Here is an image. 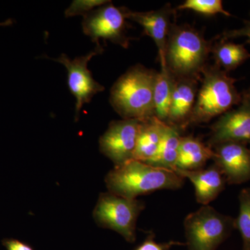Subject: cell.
<instances>
[{
	"label": "cell",
	"instance_id": "cell-1",
	"mask_svg": "<svg viewBox=\"0 0 250 250\" xmlns=\"http://www.w3.org/2000/svg\"><path fill=\"white\" fill-rule=\"evenodd\" d=\"M186 179L177 172L131 159L114 166L105 177L108 192L125 198L136 199L156 190H178Z\"/></svg>",
	"mask_w": 250,
	"mask_h": 250
},
{
	"label": "cell",
	"instance_id": "cell-2",
	"mask_svg": "<svg viewBox=\"0 0 250 250\" xmlns=\"http://www.w3.org/2000/svg\"><path fill=\"white\" fill-rule=\"evenodd\" d=\"M212 46L193 27L172 23L163 62L174 77L201 80L202 70L207 65Z\"/></svg>",
	"mask_w": 250,
	"mask_h": 250
},
{
	"label": "cell",
	"instance_id": "cell-3",
	"mask_svg": "<svg viewBox=\"0 0 250 250\" xmlns=\"http://www.w3.org/2000/svg\"><path fill=\"white\" fill-rule=\"evenodd\" d=\"M156 72L136 65L115 82L110 103L123 119L144 121L154 116L153 98Z\"/></svg>",
	"mask_w": 250,
	"mask_h": 250
},
{
	"label": "cell",
	"instance_id": "cell-4",
	"mask_svg": "<svg viewBox=\"0 0 250 250\" xmlns=\"http://www.w3.org/2000/svg\"><path fill=\"white\" fill-rule=\"evenodd\" d=\"M202 77L189 125L208 123L241 102L242 94L235 85L236 80L216 64L206 65Z\"/></svg>",
	"mask_w": 250,
	"mask_h": 250
},
{
	"label": "cell",
	"instance_id": "cell-5",
	"mask_svg": "<svg viewBox=\"0 0 250 250\" xmlns=\"http://www.w3.org/2000/svg\"><path fill=\"white\" fill-rule=\"evenodd\" d=\"M184 228L188 250H216L236 229L235 218L209 205L189 213Z\"/></svg>",
	"mask_w": 250,
	"mask_h": 250
},
{
	"label": "cell",
	"instance_id": "cell-6",
	"mask_svg": "<svg viewBox=\"0 0 250 250\" xmlns=\"http://www.w3.org/2000/svg\"><path fill=\"white\" fill-rule=\"evenodd\" d=\"M145 208V202L137 199L102 192L94 208L93 218L100 228L113 230L128 243H134L136 240V223Z\"/></svg>",
	"mask_w": 250,
	"mask_h": 250
},
{
	"label": "cell",
	"instance_id": "cell-7",
	"mask_svg": "<svg viewBox=\"0 0 250 250\" xmlns=\"http://www.w3.org/2000/svg\"><path fill=\"white\" fill-rule=\"evenodd\" d=\"M126 20L125 8L116 7L110 1L83 16L82 28L96 47H103L100 43L103 39L127 48L129 38L126 34Z\"/></svg>",
	"mask_w": 250,
	"mask_h": 250
},
{
	"label": "cell",
	"instance_id": "cell-8",
	"mask_svg": "<svg viewBox=\"0 0 250 250\" xmlns=\"http://www.w3.org/2000/svg\"><path fill=\"white\" fill-rule=\"evenodd\" d=\"M103 47H95V49L82 57L70 59L65 54L59 58L54 59L65 67L67 71V84L69 89L76 99L75 120L77 121L81 109L85 104L91 101L94 95L104 90V87L94 80L88 64L95 56L103 53Z\"/></svg>",
	"mask_w": 250,
	"mask_h": 250
},
{
	"label": "cell",
	"instance_id": "cell-9",
	"mask_svg": "<svg viewBox=\"0 0 250 250\" xmlns=\"http://www.w3.org/2000/svg\"><path fill=\"white\" fill-rule=\"evenodd\" d=\"M241 94L238 107L224 113L210 126L207 145L212 149L227 142L250 145V98L246 94Z\"/></svg>",
	"mask_w": 250,
	"mask_h": 250
},
{
	"label": "cell",
	"instance_id": "cell-10",
	"mask_svg": "<svg viewBox=\"0 0 250 250\" xmlns=\"http://www.w3.org/2000/svg\"><path fill=\"white\" fill-rule=\"evenodd\" d=\"M141 121L123 119L112 121L99 141L100 152L115 166L134 159Z\"/></svg>",
	"mask_w": 250,
	"mask_h": 250
},
{
	"label": "cell",
	"instance_id": "cell-11",
	"mask_svg": "<svg viewBox=\"0 0 250 250\" xmlns=\"http://www.w3.org/2000/svg\"><path fill=\"white\" fill-rule=\"evenodd\" d=\"M213 161L227 184L238 185L250 181V148L243 143L227 142L213 148Z\"/></svg>",
	"mask_w": 250,
	"mask_h": 250
},
{
	"label": "cell",
	"instance_id": "cell-12",
	"mask_svg": "<svg viewBox=\"0 0 250 250\" xmlns=\"http://www.w3.org/2000/svg\"><path fill=\"white\" fill-rule=\"evenodd\" d=\"M199 80L173 77V89L166 124L174 126L179 131L189 126L196 102Z\"/></svg>",
	"mask_w": 250,
	"mask_h": 250
},
{
	"label": "cell",
	"instance_id": "cell-13",
	"mask_svg": "<svg viewBox=\"0 0 250 250\" xmlns=\"http://www.w3.org/2000/svg\"><path fill=\"white\" fill-rule=\"evenodd\" d=\"M125 14L127 19L139 24L146 34L154 41L160 62L164 61L167 36L172 24L171 20L175 14L170 4L147 12H134L125 8Z\"/></svg>",
	"mask_w": 250,
	"mask_h": 250
},
{
	"label": "cell",
	"instance_id": "cell-14",
	"mask_svg": "<svg viewBox=\"0 0 250 250\" xmlns=\"http://www.w3.org/2000/svg\"><path fill=\"white\" fill-rule=\"evenodd\" d=\"M174 172L189 179L195 189L196 201L203 206L209 205L225 190L227 182L223 174L215 164L208 168L197 170H181Z\"/></svg>",
	"mask_w": 250,
	"mask_h": 250
},
{
	"label": "cell",
	"instance_id": "cell-15",
	"mask_svg": "<svg viewBox=\"0 0 250 250\" xmlns=\"http://www.w3.org/2000/svg\"><path fill=\"white\" fill-rule=\"evenodd\" d=\"M166 125L155 116L141 121L134 154L135 160L147 163L152 159L162 140Z\"/></svg>",
	"mask_w": 250,
	"mask_h": 250
},
{
	"label": "cell",
	"instance_id": "cell-16",
	"mask_svg": "<svg viewBox=\"0 0 250 250\" xmlns=\"http://www.w3.org/2000/svg\"><path fill=\"white\" fill-rule=\"evenodd\" d=\"M213 149L200 139L192 136H182L176 169L200 170L204 168L208 161L213 160Z\"/></svg>",
	"mask_w": 250,
	"mask_h": 250
},
{
	"label": "cell",
	"instance_id": "cell-17",
	"mask_svg": "<svg viewBox=\"0 0 250 250\" xmlns=\"http://www.w3.org/2000/svg\"><path fill=\"white\" fill-rule=\"evenodd\" d=\"M181 137L178 129L166 124L157 152L146 164L168 170H175Z\"/></svg>",
	"mask_w": 250,
	"mask_h": 250
},
{
	"label": "cell",
	"instance_id": "cell-18",
	"mask_svg": "<svg viewBox=\"0 0 250 250\" xmlns=\"http://www.w3.org/2000/svg\"><path fill=\"white\" fill-rule=\"evenodd\" d=\"M173 89V77L166 67L165 62H161V70L156 72L154 86V116L166 123L170 109Z\"/></svg>",
	"mask_w": 250,
	"mask_h": 250
},
{
	"label": "cell",
	"instance_id": "cell-19",
	"mask_svg": "<svg viewBox=\"0 0 250 250\" xmlns=\"http://www.w3.org/2000/svg\"><path fill=\"white\" fill-rule=\"evenodd\" d=\"M215 64L225 72L236 70L250 59V53L243 44L222 40L212 46Z\"/></svg>",
	"mask_w": 250,
	"mask_h": 250
},
{
	"label": "cell",
	"instance_id": "cell-20",
	"mask_svg": "<svg viewBox=\"0 0 250 250\" xmlns=\"http://www.w3.org/2000/svg\"><path fill=\"white\" fill-rule=\"evenodd\" d=\"M239 212L235 227L241 233L243 250H250V188L242 189L238 195Z\"/></svg>",
	"mask_w": 250,
	"mask_h": 250
},
{
	"label": "cell",
	"instance_id": "cell-21",
	"mask_svg": "<svg viewBox=\"0 0 250 250\" xmlns=\"http://www.w3.org/2000/svg\"><path fill=\"white\" fill-rule=\"evenodd\" d=\"M177 9L190 10L205 16L222 14L228 17L231 16V14L224 8L221 0H187L183 4L179 5Z\"/></svg>",
	"mask_w": 250,
	"mask_h": 250
},
{
	"label": "cell",
	"instance_id": "cell-22",
	"mask_svg": "<svg viewBox=\"0 0 250 250\" xmlns=\"http://www.w3.org/2000/svg\"><path fill=\"white\" fill-rule=\"evenodd\" d=\"M110 1L104 0H75L65 11V17H73L89 14L93 10L108 4Z\"/></svg>",
	"mask_w": 250,
	"mask_h": 250
},
{
	"label": "cell",
	"instance_id": "cell-23",
	"mask_svg": "<svg viewBox=\"0 0 250 250\" xmlns=\"http://www.w3.org/2000/svg\"><path fill=\"white\" fill-rule=\"evenodd\" d=\"M187 246L186 243L170 241L166 243H158L155 241V235L152 232L149 233L144 241L141 243L134 250H169L172 247Z\"/></svg>",
	"mask_w": 250,
	"mask_h": 250
},
{
	"label": "cell",
	"instance_id": "cell-24",
	"mask_svg": "<svg viewBox=\"0 0 250 250\" xmlns=\"http://www.w3.org/2000/svg\"><path fill=\"white\" fill-rule=\"evenodd\" d=\"M239 37H246L248 39L247 42L250 44V21H245L244 26L241 29L225 31L221 36V39L228 41L229 39Z\"/></svg>",
	"mask_w": 250,
	"mask_h": 250
},
{
	"label": "cell",
	"instance_id": "cell-25",
	"mask_svg": "<svg viewBox=\"0 0 250 250\" xmlns=\"http://www.w3.org/2000/svg\"><path fill=\"white\" fill-rule=\"evenodd\" d=\"M2 244L6 250H34V248L27 243L14 238L4 239L2 241Z\"/></svg>",
	"mask_w": 250,
	"mask_h": 250
},
{
	"label": "cell",
	"instance_id": "cell-26",
	"mask_svg": "<svg viewBox=\"0 0 250 250\" xmlns=\"http://www.w3.org/2000/svg\"><path fill=\"white\" fill-rule=\"evenodd\" d=\"M11 24H12V21L9 20V21H6V22L0 23V26H8Z\"/></svg>",
	"mask_w": 250,
	"mask_h": 250
},
{
	"label": "cell",
	"instance_id": "cell-27",
	"mask_svg": "<svg viewBox=\"0 0 250 250\" xmlns=\"http://www.w3.org/2000/svg\"><path fill=\"white\" fill-rule=\"evenodd\" d=\"M243 93L246 94L247 96L248 97V98H250V88L249 89L246 90V91L243 92Z\"/></svg>",
	"mask_w": 250,
	"mask_h": 250
}]
</instances>
